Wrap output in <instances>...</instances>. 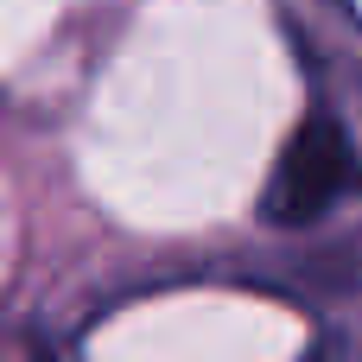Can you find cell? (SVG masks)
<instances>
[{
  "mask_svg": "<svg viewBox=\"0 0 362 362\" xmlns=\"http://www.w3.org/2000/svg\"><path fill=\"white\" fill-rule=\"evenodd\" d=\"M356 178H362V165H356L350 134H344L331 115H305V121L293 127V140L280 146L274 172H267L261 210H267V223H280V229H305V223H318L331 204H344V197L356 191Z\"/></svg>",
  "mask_w": 362,
  "mask_h": 362,
  "instance_id": "1",
  "label": "cell"
}]
</instances>
